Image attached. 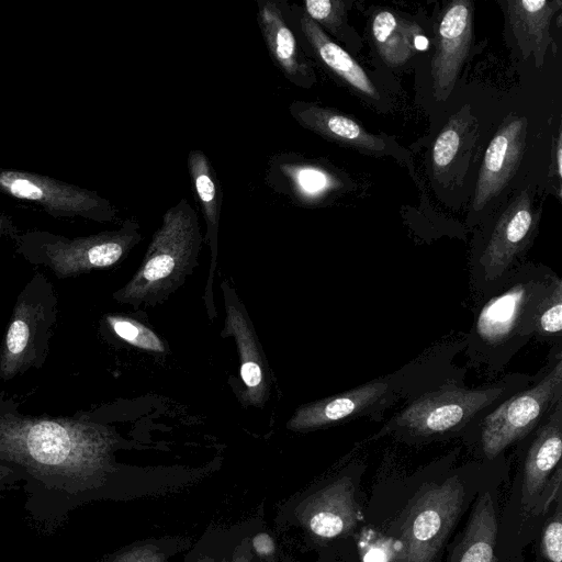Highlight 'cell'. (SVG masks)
<instances>
[{
  "label": "cell",
  "instance_id": "cell-14",
  "mask_svg": "<svg viewBox=\"0 0 562 562\" xmlns=\"http://www.w3.org/2000/svg\"><path fill=\"white\" fill-rule=\"evenodd\" d=\"M527 134L525 117H507L491 139L479 173L474 211L482 210L508 184L520 164Z\"/></svg>",
  "mask_w": 562,
  "mask_h": 562
},
{
  "label": "cell",
  "instance_id": "cell-12",
  "mask_svg": "<svg viewBox=\"0 0 562 562\" xmlns=\"http://www.w3.org/2000/svg\"><path fill=\"white\" fill-rule=\"evenodd\" d=\"M225 306L223 338L233 337L239 355V374L245 385L243 400L262 407L270 396L271 372L252 322L227 280L221 282Z\"/></svg>",
  "mask_w": 562,
  "mask_h": 562
},
{
  "label": "cell",
  "instance_id": "cell-23",
  "mask_svg": "<svg viewBox=\"0 0 562 562\" xmlns=\"http://www.w3.org/2000/svg\"><path fill=\"white\" fill-rule=\"evenodd\" d=\"M497 519L490 492L482 494L448 562H494Z\"/></svg>",
  "mask_w": 562,
  "mask_h": 562
},
{
  "label": "cell",
  "instance_id": "cell-3",
  "mask_svg": "<svg viewBox=\"0 0 562 562\" xmlns=\"http://www.w3.org/2000/svg\"><path fill=\"white\" fill-rule=\"evenodd\" d=\"M555 273L543 265L521 263L498 290L479 299L463 337L469 367L488 378L504 371L532 339L536 310Z\"/></svg>",
  "mask_w": 562,
  "mask_h": 562
},
{
  "label": "cell",
  "instance_id": "cell-20",
  "mask_svg": "<svg viewBox=\"0 0 562 562\" xmlns=\"http://www.w3.org/2000/svg\"><path fill=\"white\" fill-rule=\"evenodd\" d=\"M289 112L301 126L327 140L373 154L385 149L382 138L331 108L294 101L289 105Z\"/></svg>",
  "mask_w": 562,
  "mask_h": 562
},
{
  "label": "cell",
  "instance_id": "cell-25",
  "mask_svg": "<svg viewBox=\"0 0 562 562\" xmlns=\"http://www.w3.org/2000/svg\"><path fill=\"white\" fill-rule=\"evenodd\" d=\"M562 280L555 273L542 295L532 325V339L550 347L562 346Z\"/></svg>",
  "mask_w": 562,
  "mask_h": 562
},
{
  "label": "cell",
  "instance_id": "cell-21",
  "mask_svg": "<svg viewBox=\"0 0 562 562\" xmlns=\"http://www.w3.org/2000/svg\"><path fill=\"white\" fill-rule=\"evenodd\" d=\"M559 0H510L507 1V14L510 30L517 45L527 59L531 55L537 67H541L552 40L549 34L550 21L561 8Z\"/></svg>",
  "mask_w": 562,
  "mask_h": 562
},
{
  "label": "cell",
  "instance_id": "cell-32",
  "mask_svg": "<svg viewBox=\"0 0 562 562\" xmlns=\"http://www.w3.org/2000/svg\"><path fill=\"white\" fill-rule=\"evenodd\" d=\"M255 552L260 557H271L276 552V544L272 538L265 532L256 535L251 540Z\"/></svg>",
  "mask_w": 562,
  "mask_h": 562
},
{
  "label": "cell",
  "instance_id": "cell-19",
  "mask_svg": "<svg viewBox=\"0 0 562 562\" xmlns=\"http://www.w3.org/2000/svg\"><path fill=\"white\" fill-rule=\"evenodd\" d=\"M257 21L269 55L292 83L310 88L315 82L307 64L279 5L274 1H258Z\"/></svg>",
  "mask_w": 562,
  "mask_h": 562
},
{
  "label": "cell",
  "instance_id": "cell-7",
  "mask_svg": "<svg viewBox=\"0 0 562 562\" xmlns=\"http://www.w3.org/2000/svg\"><path fill=\"white\" fill-rule=\"evenodd\" d=\"M16 249L29 262L52 270L58 279L116 265L142 240L138 224L126 220L119 229L67 238L48 232L15 237Z\"/></svg>",
  "mask_w": 562,
  "mask_h": 562
},
{
  "label": "cell",
  "instance_id": "cell-15",
  "mask_svg": "<svg viewBox=\"0 0 562 562\" xmlns=\"http://www.w3.org/2000/svg\"><path fill=\"white\" fill-rule=\"evenodd\" d=\"M266 179L270 188L299 206L319 205L339 184L325 166L291 153L269 159Z\"/></svg>",
  "mask_w": 562,
  "mask_h": 562
},
{
  "label": "cell",
  "instance_id": "cell-28",
  "mask_svg": "<svg viewBox=\"0 0 562 562\" xmlns=\"http://www.w3.org/2000/svg\"><path fill=\"white\" fill-rule=\"evenodd\" d=\"M459 124L451 119L438 135L432 147V166L436 172L442 171L454 159L459 149L461 135Z\"/></svg>",
  "mask_w": 562,
  "mask_h": 562
},
{
  "label": "cell",
  "instance_id": "cell-9",
  "mask_svg": "<svg viewBox=\"0 0 562 562\" xmlns=\"http://www.w3.org/2000/svg\"><path fill=\"white\" fill-rule=\"evenodd\" d=\"M538 217L522 191L480 237L470 260V283L481 299L498 290L521 265L537 234Z\"/></svg>",
  "mask_w": 562,
  "mask_h": 562
},
{
  "label": "cell",
  "instance_id": "cell-31",
  "mask_svg": "<svg viewBox=\"0 0 562 562\" xmlns=\"http://www.w3.org/2000/svg\"><path fill=\"white\" fill-rule=\"evenodd\" d=\"M112 562H164L151 547H137L117 555Z\"/></svg>",
  "mask_w": 562,
  "mask_h": 562
},
{
  "label": "cell",
  "instance_id": "cell-1",
  "mask_svg": "<svg viewBox=\"0 0 562 562\" xmlns=\"http://www.w3.org/2000/svg\"><path fill=\"white\" fill-rule=\"evenodd\" d=\"M112 445L108 430L87 418L23 415L0 402V461L35 491L75 503L104 474Z\"/></svg>",
  "mask_w": 562,
  "mask_h": 562
},
{
  "label": "cell",
  "instance_id": "cell-22",
  "mask_svg": "<svg viewBox=\"0 0 562 562\" xmlns=\"http://www.w3.org/2000/svg\"><path fill=\"white\" fill-rule=\"evenodd\" d=\"M301 31L317 59L358 92L376 99L379 93L362 67L305 13L300 18Z\"/></svg>",
  "mask_w": 562,
  "mask_h": 562
},
{
  "label": "cell",
  "instance_id": "cell-5",
  "mask_svg": "<svg viewBox=\"0 0 562 562\" xmlns=\"http://www.w3.org/2000/svg\"><path fill=\"white\" fill-rule=\"evenodd\" d=\"M202 241L198 214L182 198L166 211L139 268L113 299L133 307L165 302L198 266Z\"/></svg>",
  "mask_w": 562,
  "mask_h": 562
},
{
  "label": "cell",
  "instance_id": "cell-36",
  "mask_svg": "<svg viewBox=\"0 0 562 562\" xmlns=\"http://www.w3.org/2000/svg\"><path fill=\"white\" fill-rule=\"evenodd\" d=\"M232 562H248V560H247L246 555L241 554L239 558H236Z\"/></svg>",
  "mask_w": 562,
  "mask_h": 562
},
{
  "label": "cell",
  "instance_id": "cell-17",
  "mask_svg": "<svg viewBox=\"0 0 562 562\" xmlns=\"http://www.w3.org/2000/svg\"><path fill=\"white\" fill-rule=\"evenodd\" d=\"M301 520L321 539H334L355 529L358 508L350 476H341L311 495L301 507Z\"/></svg>",
  "mask_w": 562,
  "mask_h": 562
},
{
  "label": "cell",
  "instance_id": "cell-11",
  "mask_svg": "<svg viewBox=\"0 0 562 562\" xmlns=\"http://www.w3.org/2000/svg\"><path fill=\"white\" fill-rule=\"evenodd\" d=\"M0 191L41 205L56 217L80 216L97 222H116L117 210L93 191L46 176L0 170Z\"/></svg>",
  "mask_w": 562,
  "mask_h": 562
},
{
  "label": "cell",
  "instance_id": "cell-13",
  "mask_svg": "<svg viewBox=\"0 0 562 562\" xmlns=\"http://www.w3.org/2000/svg\"><path fill=\"white\" fill-rule=\"evenodd\" d=\"M473 2H450L441 13L431 59L434 95L445 101L451 93L472 42Z\"/></svg>",
  "mask_w": 562,
  "mask_h": 562
},
{
  "label": "cell",
  "instance_id": "cell-34",
  "mask_svg": "<svg viewBox=\"0 0 562 562\" xmlns=\"http://www.w3.org/2000/svg\"><path fill=\"white\" fill-rule=\"evenodd\" d=\"M12 237L15 239L16 232L11 221L0 214V237Z\"/></svg>",
  "mask_w": 562,
  "mask_h": 562
},
{
  "label": "cell",
  "instance_id": "cell-33",
  "mask_svg": "<svg viewBox=\"0 0 562 562\" xmlns=\"http://www.w3.org/2000/svg\"><path fill=\"white\" fill-rule=\"evenodd\" d=\"M19 480H22L20 473L12 467L0 461V491Z\"/></svg>",
  "mask_w": 562,
  "mask_h": 562
},
{
  "label": "cell",
  "instance_id": "cell-10",
  "mask_svg": "<svg viewBox=\"0 0 562 562\" xmlns=\"http://www.w3.org/2000/svg\"><path fill=\"white\" fill-rule=\"evenodd\" d=\"M463 502L464 485L459 474L422 486L403 512L392 562H435Z\"/></svg>",
  "mask_w": 562,
  "mask_h": 562
},
{
  "label": "cell",
  "instance_id": "cell-6",
  "mask_svg": "<svg viewBox=\"0 0 562 562\" xmlns=\"http://www.w3.org/2000/svg\"><path fill=\"white\" fill-rule=\"evenodd\" d=\"M562 400V346L550 347L531 382L507 397L464 438L476 442L488 461L531 434Z\"/></svg>",
  "mask_w": 562,
  "mask_h": 562
},
{
  "label": "cell",
  "instance_id": "cell-30",
  "mask_svg": "<svg viewBox=\"0 0 562 562\" xmlns=\"http://www.w3.org/2000/svg\"><path fill=\"white\" fill-rule=\"evenodd\" d=\"M562 468L559 464L557 469L554 470L553 474L547 482L537 504L533 508L537 506H540L539 509L542 512H546L549 504L555 498V496H561V474Z\"/></svg>",
  "mask_w": 562,
  "mask_h": 562
},
{
  "label": "cell",
  "instance_id": "cell-18",
  "mask_svg": "<svg viewBox=\"0 0 562 562\" xmlns=\"http://www.w3.org/2000/svg\"><path fill=\"white\" fill-rule=\"evenodd\" d=\"M188 171L195 200L200 204L206 224L205 241L211 250V265L204 292V304L210 321L217 313L213 297V281L217 266L218 227L223 192L216 172L209 157L201 149H192L188 155Z\"/></svg>",
  "mask_w": 562,
  "mask_h": 562
},
{
  "label": "cell",
  "instance_id": "cell-27",
  "mask_svg": "<svg viewBox=\"0 0 562 562\" xmlns=\"http://www.w3.org/2000/svg\"><path fill=\"white\" fill-rule=\"evenodd\" d=\"M304 10L316 24L337 34L346 13V4L339 0H307L304 2Z\"/></svg>",
  "mask_w": 562,
  "mask_h": 562
},
{
  "label": "cell",
  "instance_id": "cell-2",
  "mask_svg": "<svg viewBox=\"0 0 562 562\" xmlns=\"http://www.w3.org/2000/svg\"><path fill=\"white\" fill-rule=\"evenodd\" d=\"M463 349V338L436 344L391 373L301 405L285 426L305 432L353 419L381 422L400 402L408 403L447 383L464 382L467 368L453 362Z\"/></svg>",
  "mask_w": 562,
  "mask_h": 562
},
{
  "label": "cell",
  "instance_id": "cell-35",
  "mask_svg": "<svg viewBox=\"0 0 562 562\" xmlns=\"http://www.w3.org/2000/svg\"><path fill=\"white\" fill-rule=\"evenodd\" d=\"M561 137L559 136L558 138V142H557V170H558V175L559 177H561V168H562V164H561Z\"/></svg>",
  "mask_w": 562,
  "mask_h": 562
},
{
  "label": "cell",
  "instance_id": "cell-26",
  "mask_svg": "<svg viewBox=\"0 0 562 562\" xmlns=\"http://www.w3.org/2000/svg\"><path fill=\"white\" fill-rule=\"evenodd\" d=\"M105 321L120 339L133 347L154 353H165L168 350L164 340L151 328L132 317L111 314Z\"/></svg>",
  "mask_w": 562,
  "mask_h": 562
},
{
  "label": "cell",
  "instance_id": "cell-4",
  "mask_svg": "<svg viewBox=\"0 0 562 562\" xmlns=\"http://www.w3.org/2000/svg\"><path fill=\"white\" fill-rule=\"evenodd\" d=\"M533 375L510 372L502 378L468 386L451 382L403 404L371 439L393 436L415 445L464 436L507 397L527 386Z\"/></svg>",
  "mask_w": 562,
  "mask_h": 562
},
{
  "label": "cell",
  "instance_id": "cell-24",
  "mask_svg": "<svg viewBox=\"0 0 562 562\" xmlns=\"http://www.w3.org/2000/svg\"><path fill=\"white\" fill-rule=\"evenodd\" d=\"M371 30L380 56L390 66L404 64L415 50L416 36L423 33L417 25L385 10L374 15Z\"/></svg>",
  "mask_w": 562,
  "mask_h": 562
},
{
  "label": "cell",
  "instance_id": "cell-8",
  "mask_svg": "<svg viewBox=\"0 0 562 562\" xmlns=\"http://www.w3.org/2000/svg\"><path fill=\"white\" fill-rule=\"evenodd\" d=\"M57 316V295L49 279L35 273L20 292L0 346V379L12 380L42 368Z\"/></svg>",
  "mask_w": 562,
  "mask_h": 562
},
{
  "label": "cell",
  "instance_id": "cell-16",
  "mask_svg": "<svg viewBox=\"0 0 562 562\" xmlns=\"http://www.w3.org/2000/svg\"><path fill=\"white\" fill-rule=\"evenodd\" d=\"M530 438L522 462L521 504L529 510L537 504L562 454V400Z\"/></svg>",
  "mask_w": 562,
  "mask_h": 562
},
{
  "label": "cell",
  "instance_id": "cell-29",
  "mask_svg": "<svg viewBox=\"0 0 562 562\" xmlns=\"http://www.w3.org/2000/svg\"><path fill=\"white\" fill-rule=\"evenodd\" d=\"M541 553L550 562H562V513L561 496L558 497L557 510L542 532Z\"/></svg>",
  "mask_w": 562,
  "mask_h": 562
}]
</instances>
